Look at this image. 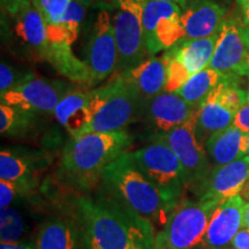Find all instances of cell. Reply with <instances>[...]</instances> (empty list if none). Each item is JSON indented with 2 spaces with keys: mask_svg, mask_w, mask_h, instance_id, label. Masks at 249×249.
I'll use <instances>...</instances> for the list:
<instances>
[{
  "mask_svg": "<svg viewBox=\"0 0 249 249\" xmlns=\"http://www.w3.org/2000/svg\"><path fill=\"white\" fill-rule=\"evenodd\" d=\"M77 211L85 249H127L135 244L155 242L152 224L111 196L80 198Z\"/></svg>",
  "mask_w": 249,
  "mask_h": 249,
  "instance_id": "obj_1",
  "label": "cell"
},
{
  "mask_svg": "<svg viewBox=\"0 0 249 249\" xmlns=\"http://www.w3.org/2000/svg\"><path fill=\"white\" fill-rule=\"evenodd\" d=\"M101 181L108 196L151 224L157 220L166 223L174 208L142 172L133 152L126 151L112 161Z\"/></svg>",
  "mask_w": 249,
  "mask_h": 249,
  "instance_id": "obj_2",
  "label": "cell"
},
{
  "mask_svg": "<svg viewBox=\"0 0 249 249\" xmlns=\"http://www.w3.org/2000/svg\"><path fill=\"white\" fill-rule=\"evenodd\" d=\"M132 142L126 130L71 138L62 152V169L71 182L89 188L102 179L105 169L124 154Z\"/></svg>",
  "mask_w": 249,
  "mask_h": 249,
  "instance_id": "obj_3",
  "label": "cell"
},
{
  "mask_svg": "<svg viewBox=\"0 0 249 249\" xmlns=\"http://www.w3.org/2000/svg\"><path fill=\"white\" fill-rule=\"evenodd\" d=\"M143 107L138 93L119 75L107 85L91 90L92 118L81 135L124 130Z\"/></svg>",
  "mask_w": 249,
  "mask_h": 249,
  "instance_id": "obj_4",
  "label": "cell"
},
{
  "mask_svg": "<svg viewBox=\"0 0 249 249\" xmlns=\"http://www.w3.org/2000/svg\"><path fill=\"white\" fill-rule=\"evenodd\" d=\"M220 203L216 200L179 202L156 235L154 249H194L202 245L211 217Z\"/></svg>",
  "mask_w": 249,
  "mask_h": 249,
  "instance_id": "obj_5",
  "label": "cell"
},
{
  "mask_svg": "<svg viewBox=\"0 0 249 249\" xmlns=\"http://www.w3.org/2000/svg\"><path fill=\"white\" fill-rule=\"evenodd\" d=\"M133 155L142 172L176 207L187 181L181 163L172 148L158 136L151 144L134 151Z\"/></svg>",
  "mask_w": 249,
  "mask_h": 249,
  "instance_id": "obj_6",
  "label": "cell"
},
{
  "mask_svg": "<svg viewBox=\"0 0 249 249\" xmlns=\"http://www.w3.org/2000/svg\"><path fill=\"white\" fill-rule=\"evenodd\" d=\"M147 0H114L113 20L119 74L138 66L148 54L143 33V9Z\"/></svg>",
  "mask_w": 249,
  "mask_h": 249,
  "instance_id": "obj_7",
  "label": "cell"
},
{
  "mask_svg": "<svg viewBox=\"0 0 249 249\" xmlns=\"http://www.w3.org/2000/svg\"><path fill=\"white\" fill-rule=\"evenodd\" d=\"M245 103L246 91L239 86V76H227L198 107L196 121L198 141L204 145L213 133L231 126Z\"/></svg>",
  "mask_w": 249,
  "mask_h": 249,
  "instance_id": "obj_8",
  "label": "cell"
},
{
  "mask_svg": "<svg viewBox=\"0 0 249 249\" xmlns=\"http://www.w3.org/2000/svg\"><path fill=\"white\" fill-rule=\"evenodd\" d=\"M181 6L161 0H147L143 9V33L148 54L169 50L185 38Z\"/></svg>",
  "mask_w": 249,
  "mask_h": 249,
  "instance_id": "obj_9",
  "label": "cell"
},
{
  "mask_svg": "<svg viewBox=\"0 0 249 249\" xmlns=\"http://www.w3.org/2000/svg\"><path fill=\"white\" fill-rule=\"evenodd\" d=\"M197 111L198 108L185 124L160 136L172 148L181 163L187 185L194 186L200 185L211 172L210 160L204 145L196 136Z\"/></svg>",
  "mask_w": 249,
  "mask_h": 249,
  "instance_id": "obj_10",
  "label": "cell"
},
{
  "mask_svg": "<svg viewBox=\"0 0 249 249\" xmlns=\"http://www.w3.org/2000/svg\"><path fill=\"white\" fill-rule=\"evenodd\" d=\"M71 87L57 80H49L33 75L22 85L15 87L0 96L1 104H7L20 111L33 114L53 113L57 105Z\"/></svg>",
  "mask_w": 249,
  "mask_h": 249,
  "instance_id": "obj_11",
  "label": "cell"
},
{
  "mask_svg": "<svg viewBox=\"0 0 249 249\" xmlns=\"http://www.w3.org/2000/svg\"><path fill=\"white\" fill-rule=\"evenodd\" d=\"M246 31L247 26L242 18L236 17L225 18L218 33L210 68L225 75L246 76V60L248 54Z\"/></svg>",
  "mask_w": 249,
  "mask_h": 249,
  "instance_id": "obj_12",
  "label": "cell"
},
{
  "mask_svg": "<svg viewBox=\"0 0 249 249\" xmlns=\"http://www.w3.org/2000/svg\"><path fill=\"white\" fill-rule=\"evenodd\" d=\"M85 62L91 74L92 86L102 82L117 71L118 48L113 23L107 9L99 12L87 44Z\"/></svg>",
  "mask_w": 249,
  "mask_h": 249,
  "instance_id": "obj_13",
  "label": "cell"
},
{
  "mask_svg": "<svg viewBox=\"0 0 249 249\" xmlns=\"http://www.w3.org/2000/svg\"><path fill=\"white\" fill-rule=\"evenodd\" d=\"M249 179V155L232 163L214 166L208 177L197 185L198 200L223 202L232 196L240 195Z\"/></svg>",
  "mask_w": 249,
  "mask_h": 249,
  "instance_id": "obj_14",
  "label": "cell"
},
{
  "mask_svg": "<svg viewBox=\"0 0 249 249\" xmlns=\"http://www.w3.org/2000/svg\"><path fill=\"white\" fill-rule=\"evenodd\" d=\"M245 204V198L235 195L218 205L202 241L205 249H222L231 244L236 233L244 227Z\"/></svg>",
  "mask_w": 249,
  "mask_h": 249,
  "instance_id": "obj_15",
  "label": "cell"
},
{
  "mask_svg": "<svg viewBox=\"0 0 249 249\" xmlns=\"http://www.w3.org/2000/svg\"><path fill=\"white\" fill-rule=\"evenodd\" d=\"M226 8L214 0H192L182 8L181 23L185 39L205 38L219 33Z\"/></svg>",
  "mask_w": 249,
  "mask_h": 249,
  "instance_id": "obj_16",
  "label": "cell"
},
{
  "mask_svg": "<svg viewBox=\"0 0 249 249\" xmlns=\"http://www.w3.org/2000/svg\"><path fill=\"white\" fill-rule=\"evenodd\" d=\"M198 107L188 104L177 93L169 91L160 92L144 104L149 123L161 134L169 133L185 124Z\"/></svg>",
  "mask_w": 249,
  "mask_h": 249,
  "instance_id": "obj_17",
  "label": "cell"
},
{
  "mask_svg": "<svg viewBox=\"0 0 249 249\" xmlns=\"http://www.w3.org/2000/svg\"><path fill=\"white\" fill-rule=\"evenodd\" d=\"M119 75L138 93L143 104H145L165 90L167 76L166 60L164 57L152 55Z\"/></svg>",
  "mask_w": 249,
  "mask_h": 249,
  "instance_id": "obj_18",
  "label": "cell"
},
{
  "mask_svg": "<svg viewBox=\"0 0 249 249\" xmlns=\"http://www.w3.org/2000/svg\"><path fill=\"white\" fill-rule=\"evenodd\" d=\"M210 163L222 166L249 155V134L234 124L213 133L204 144Z\"/></svg>",
  "mask_w": 249,
  "mask_h": 249,
  "instance_id": "obj_19",
  "label": "cell"
},
{
  "mask_svg": "<svg viewBox=\"0 0 249 249\" xmlns=\"http://www.w3.org/2000/svg\"><path fill=\"white\" fill-rule=\"evenodd\" d=\"M14 18L17 36L24 45L33 50V53L44 60L49 48V38L45 20L39 9L29 0Z\"/></svg>",
  "mask_w": 249,
  "mask_h": 249,
  "instance_id": "obj_20",
  "label": "cell"
},
{
  "mask_svg": "<svg viewBox=\"0 0 249 249\" xmlns=\"http://www.w3.org/2000/svg\"><path fill=\"white\" fill-rule=\"evenodd\" d=\"M57 120L70 133L71 138H77L88 126L92 118L91 91H71L54 110Z\"/></svg>",
  "mask_w": 249,
  "mask_h": 249,
  "instance_id": "obj_21",
  "label": "cell"
},
{
  "mask_svg": "<svg viewBox=\"0 0 249 249\" xmlns=\"http://www.w3.org/2000/svg\"><path fill=\"white\" fill-rule=\"evenodd\" d=\"M218 34L205 38L181 39L179 43L167 50L179 62H181L191 76L209 67L213 57Z\"/></svg>",
  "mask_w": 249,
  "mask_h": 249,
  "instance_id": "obj_22",
  "label": "cell"
},
{
  "mask_svg": "<svg viewBox=\"0 0 249 249\" xmlns=\"http://www.w3.org/2000/svg\"><path fill=\"white\" fill-rule=\"evenodd\" d=\"M44 60L49 61L58 73L71 82L92 86L91 74L85 61L74 54L70 44H51L49 43Z\"/></svg>",
  "mask_w": 249,
  "mask_h": 249,
  "instance_id": "obj_23",
  "label": "cell"
},
{
  "mask_svg": "<svg viewBox=\"0 0 249 249\" xmlns=\"http://www.w3.org/2000/svg\"><path fill=\"white\" fill-rule=\"evenodd\" d=\"M42 158L33 155L2 149L0 152V179L7 181L35 182L37 170L42 167Z\"/></svg>",
  "mask_w": 249,
  "mask_h": 249,
  "instance_id": "obj_24",
  "label": "cell"
},
{
  "mask_svg": "<svg viewBox=\"0 0 249 249\" xmlns=\"http://www.w3.org/2000/svg\"><path fill=\"white\" fill-rule=\"evenodd\" d=\"M87 14V6L77 0H70L67 9L60 22L55 26L46 27L49 43L51 44H70L75 42L79 36Z\"/></svg>",
  "mask_w": 249,
  "mask_h": 249,
  "instance_id": "obj_25",
  "label": "cell"
},
{
  "mask_svg": "<svg viewBox=\"0 0 249 249\" xmlns=\"http://www.w3.org/2000/svg\"><path fill=\"white\" fill-rule=\"evenodd\" d=\"M227 76L230 75H225L213 68L207 67L189 77L185 85L180 87L174 93L185 99L188 104L198 107L210 95L211 91Z\"/></svg>",
  "mask_w": 249,
  "mask_h": 249,
  "instance_id": "obj_26",
  "label": "cell"
},
{
  "mask_svg": "<svg viewBox=\"0 0 249 249\" xmlns=\"http://www.w3.org/2000/svg\"><path fill=\"white\" fill-rule=\"evenodd\" d=\"M37 249H77V233L74 226L60 218H53L40 226Z\"/></svg>",
  "mask_w": 249,
  "mask_h": 249,
  "instance_id": "obj_27",
  "label": "cell"
},
{
  "mask_svg": "<svg viewBox=\"0 0 249 249\" xmlns=\"http://www.w3.org/2000/svg\"><path fill=\"white\" fill-rule=\"evenodd\" d=\"M35 114L20 111L7 104L0 105V132L4 135H18L29 129Z\"/></svg>",
  "mask_w": 249,
  "mask_h": 249,
  "instance_id": "obj_28",
  "label": "cell"
},
{
  "mask_svg": "<svg viewBox=\"0 0 249 249\" xmlns=\"http://www.w3.org/2000/svg\"><path fill=\"white\" fill-rule=\"evenodd\" d=\"M1 242H18L26 233V222L21 213L12 207L1 208Z\"/></svg>",
  "mask_w": 249,
  "mask_h": 249,
  "instance_id": "obj_29",
  "label": "cell"
},
{
  "mask_svg": "<svg viewBox=\"0 0 249 249\" xmlns=\"http://www.w3.org/2000/svg\"><path fill=\"white\" fill-rule=\"evenodd\" d=\"M44 18L46 27L60 22L70 0H31Z\"/></svg>",
  "mask_w": 249,
  "mask_h": 249,
  "instance_id": "obj_30",
  "label": "cell"
},
{
  "mask_svg": "<svg viewBox=\"0 0 249 249\" xmlns=\"http://www.w3.org/2000/svg\"><path fill=\"white\" fill-rule=\"evenodd\" d=\"M35 182L29 181H7L0 179V205L1 208L11 207L15 200L23 196L34 188Z\"/></svg>",
  "mask_w": 249,
  "mask_h": 249,
  "instance_id": "obj_31",
  "label": "cell"
},
{
  "mask_svg": "<svg viewBox=\"0 0 249 249\" xmlns=\"http://www.w3.org/2000/svg\"><path fill=\"white\" fill-rule=\"evenodd\" d=\"M33 75L34 74H27L24 77H18L13 68L9 67L5 62H1L0 65V96L5 95L15 87L22 85Z\"/></svg>",
  "mask_w": 249,
  "mask_h": 249,
  "instance_id": "obj_32",
  "label": "cell"
},
{
  "mask_svg": "<svg viewBox=\"0 0 249 249\" xmlns=\"http://www.w3.org/2000/svg\"><path fill=\"white\" fill-rule=\"evenodd\" d=\"M232 124H234L241 132L249 134V103H245L242 105V107L235 114Z\"/></svg>",
  "mask_w": 249,
  "mask_h": 249,
  "instance_id": "obj_33",
  "label": "cell"
},
{
  "mask_svg": "<svg viewBox=\"0 0 249 249\" xmlns=\"http://www.w3.org/2000/svg\"><path fill=\"white\" fill-rule=\"evenodd\" d=\"M28 1L29 0H1V8L12 18H15Z\"/></svg>",
  "mask_w": 249,
  "mask_h": 249,
  "instance_id": "obj_34",
  "label": "cell"
},
{
  "mask_svg": "<svg viewBox=\"0 0 249 249\" xmlns=\"http://www.w3.org/2000/svg\"><path fill=\"white\" fill-rule=\"evenodd\" d=\"M231 244L234 249H249V229L242 227L233 238Z\"/></svg>",
  "mask_w": 249,
  "mask_h": 249,
  "instance_id": "obj_35",
  "label": "cell"
},
{
  "mask_svg": "<svg viewBox=\"0 0 249 249\" xmlns=\"http://www.w3.org/2000/svg\"><path fill=\"white\" fill-rule=\"evenodd\" d=\"M0 249H37V245L24 242H1Z\"/></svg>",
  "mask_w": 249,
  "mask_h": 249,
  "instance_id": "obj_36",
  "label": "cell"
},
{
  "mask_svg": "<svg viewBox=\"0 0 249 249\" xmlns=\"http://www.w3.org/2000/svg\"><path fill=\"white\" fill-rule=\"evenodd\" d=\"M77 1L86 5L87 7H90V6H99L103 8H108L112 6L114 7V0H77Z\"/></svg>",
  "mask_w": 249,
  "mask_h": 249,
  "instance_id": "obj_37",
  "label": "cell"
},
{
  "mask_svg": "<svg viewBox=\"0 0 249 249\" xmlns=\"http://www.w3.org/2000/svg\"><path fill=\"white\" fill-rule=\"evenodd\" d=\"M236 4L240 9V15L246 26L249 27V0H236Z\"/></svg>",
  "mask_w": 249,
  "mask_h": 249,
  "instance_id": "obj_38",
  "label": "cell"
},
{
  "mask_svg": "<svg viewBox=\"0 0 249 249\" xmlns=\"http://www.w3.org/2000/svg\"><path fill=\"white\" fill-rule=\"evenodd\" d=\"M155 242H142V244H135L130 246L127 249H154Z\"/></svg>",
  "mask_w": 249,
  "mask_h": 249,
  "instance_id": "obj_39",
  "label": "cell"
},
{
  "mask_svg": "<svg viewBox=\"0 0 249 249\" xmlns=\"http://www.w3.org/2000/svg\"><path fill=\"white\" fill-rule=\"evenodd\" d=\"M244 227L249 229V202H246L244 210Z\"/></svg>",
  "mask_w": 249,
  "mask_h": 249,
  "instance_id": "obj_40",
  "label": "cell"
},
{
  "mask_svg": "<svg viewBox=\"0 0 249 249\" xmlns=\"http://www.w3.org/2000/svg\"><path fill=\"white\" fill-rule=\"evenodd\" d=\"M246 36H247V45H248V54L247 60H246V76L249 77V27L247 26V31H246Z\"/></svg>",
  "mask_w": 249,
  "mask_h": 249,
  "instance_id": "obj_41",
  "label": "cell"
},
{
  "mask_svg": "<svg viewBox=\"0 0 249 249\" xmlns=\"http://www.w3.org/2000/svg\"><path fill=\"white\" fill-rule=\"evenodd\" d=\"M161 1H167V2H173V4H177L179 6H181L182 8H185L192 0H161Z\"/></svg>",
  "mask_w": 249,
  "mask_h": 249,
  "instance_id": "obj_42",
  "label": "cell"
},
{
  "mask_svg": "<svg viewBox=\"0 0 249 249\" xmlns=\"http://www.w3.org/2000/svg\"><path fill=\"white\" fill-rule=\"evenodd\" d=\"M241 196L244 198H246L249 202V179L247 180V182H246V185L244 187V189H242L241 192Z\"/></svg>",
  "mask_w": 249,
  "mask_h": 249,
  "instance_id": "obj_43",
  "label": "cell"
},
{
  "mask_svg": "<svg viewBox=\"0 0 249 249\" xmlns=\"http://www.w3.org/2000/svg\"><path fill=\"white\" fill-rule=\"evenodd\" d=\"M246 103H249V86L247 91H246Z\"/></svg>",
  "mask_w": 249,
  "mask_h": 249,
  "instance_id": "obj_44",
  "label": "cell"
},
{
  "mask_svg": "<svg viewBox=\"0 0 249 249\" xmlns=\"http://www.w3.org/2000/svg\"><path fill=\"white\" fill-rule=\"evenodd\" d=\"M222 249H223V248H222Z\"/></svg>",
  "mask_w": 249,
  "mask_h": 249,
  "instance_id": "obj_45",
  "label": "cell"
}]
</instances>
